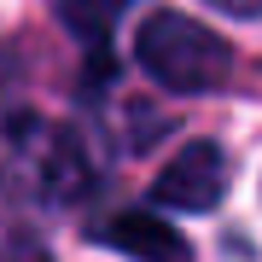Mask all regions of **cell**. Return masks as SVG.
<instances>
[{"mask_svg":"<svg viewBox=\"0 0 262 262\" xmlns=\"http://www.w3.org/2000/svg\"><path fill=\"white\" fill-rule=\"evenodd\" d=\"M222 192H227V158H222V146L215 140H192V146H181L175 158H169L158 169V187H151V198L169 210H215L222 204Z\"/></svg>","mask_w":262,"mask_h":262,"instance_id":"obj_3","label":"cell"},{"mask_svg":"<svg viewBox=\"0 0 262 262\" xmlns=\"http://www.w3.org/2000/svg\"><path fill=\"white\" fill-rule=\"evenodd\" d=\"M134 58L169 94H210L233 70V47L187 12H151L134 35Z\"/></svg>","mask_w":262,"mask_h":262,"instance_id":"obj_1","label":"cell"},{"mask_svg":"<svg viewBox=\"0 0 262 262\" xmlns=\"http://www.w3.org/2000/svg\"><path fill=\"white\" fill-rule=\"evenodd\" d=\"M99 245L128 251V256H187V239H181L169 222L146 215V210H122V215H111V222L99 227Z\"/></svg>","mask_w":262,"mask_h":262,"instance_id":"obj_4","label":"cell"},{"mask_svg":"<svg viewBox=\"0 0 262 262\" xmlns=\"http://www.w3.org/2000/svg\"><path fill=\"white\" fill-rule=\"evenodd\" d=\"M215 12H233V18H262V0H210Z\"/></svg>","mask_w":262,"mask_h":262,"instance_id":"obj_6","label":"cell"},{"mask_svg":"<svg viewBox=\"0 0 262 262\" xmlns=\"http://www.w3.org/2000/svg\"><path fill=\"white\" fill-rule=\"evenodd\" d=\"M53 6H58V18H64V29L94 41V35H105V29L134 6V0H53Z\"/></svg>","mask_w":262,"mask_h":262,"instance_id":"obj_5","label":"cell"},{"mask_svg":"<svg viewBox=\"0 0 262 262\" xmlns=\"http://www.w3.org/2000/svg\"><path fill=\"white\" fill-rule=\"evenodd\" d=\"M12 169L41 198H53V204H70V198H82L94 187V169H88L82 140L70 128H58V122H35V117H24L12 128Z\"/></svg>","mask_w":262,"mask_h":262,"instance_id":"obj_2","label":"cell"}]
</instances>
